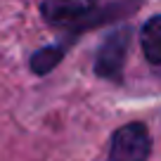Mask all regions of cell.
Instances as JSON below:
<instances>
[{"label":"cell","mask_w":161,"mask_h":161,"mask_svg":"<svg viewBox=\"0 0 161 161\" xmlns=\"http://www.w3.org/2000/svg\"><path fill=\"white\" fill-rule=\"evenodd\" d=\"M128 45H130V29H116L104 38V43L100 45L95 57V71L102 78L121 80Z\"/></svg>","instance_id":"6da1fadb"},{"label":"cell","mask_w":161,"mask_h":161,"mask_svg":"<svg viewBox=\"0 0 161 161\" xmlns=\"http://www.w3.org/2000/svg\"><path fill=\"white\" fill-rule=\"evenodd\" d=\"M149 156V133L142 123H128L111 137L109 161H145Z\"/></svg>","instance_id":"7a4b0ae2"},{"label":"cell","mask_w":161,"mask_h":161,"mask_svg":"<svg viewBox=\"0 0 161 161\" xmlns=\"http://www.w3.org/2000/svg\"><path fill=\"white\" fill-rule=\"evenodd\" d=\"M97 0H43V17L52 24L74 21L88 14Z\"/></svg>","instance_id":"3957f363"},{"label":"cell","mask_w":161,"mask_h":161,"mask_svg":"<svg viewBox=\"0 0 161 161\" xmlns=\"http://www.w3.org/2000/svg\"><path fill=\"white\" fill-rule=\"evenodd\" d=\"M140 43H142V52L152 64L161 66V14L152 17L140 33Z\"/></svg>","instance_id":"277c9868"},{"label":"cell","mask_w":161,"mask_h":161,"mask_svg":"<svg viewBox=\"0 0 161 161\" xmlns=\"http://www.w3.org/2000/svg\"><path fill=\"white\" fill-rule=\"evenodd\" d=\"M59 59H62V50L57 45L43 47L40 52H36V55L31 57V69H33L36 74H47L55 64H59Z\"/></svg>","instance_id":"5b68a950"}]
</instances>
